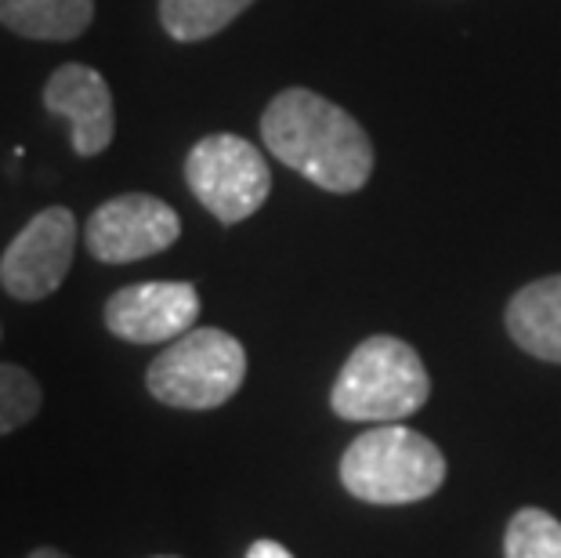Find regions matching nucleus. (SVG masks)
Returning a JSON list of instances; mask_svg holds the SVG:
<instances>
[{
  "instance_id": "1",
  "label": "nucleus",
  "mask_w": 561,
  "mask_h": 558,
  "mask_svg": "<svg viewBox=\"0 0 561 558\" xmlns=\"http://www.w3.org/2000/svg\"><path fill=\"white\" fill-rule=\"evenodd\" d=\"M261 141L279 163L327 193H359L374 174V141L337 102L286 88L261 116Z\"/></svg>"
},
{
  "instance_id": "2",
  "label": "nucleus",
  "mask_w": 561,
  "mask_h": 558,
  "mask_svg": "<svg viewBox=\"0 0 561 558\" xmlns=\"http://www.w3.org/2000/svg\"><path fill=\"white\" fill-rule=\"evenodd\" d=\"M432 396V377L413 344L374 334L355 344L330 388V407L344 421L396 424L416 413Z\"/></svg>"
},
{
  "instance_id": "3",
  "label": "nucleus",
  "mask_w": 561,
  "mask_h": 558,
  "mask_svg": "<svg viewBox=\"0 0 561 558\" xmlns=\"http://www.w3.org/2000/svg\"><path fill=\"white\" fill-rule=\"evenodd\" d=\"M446 482V457L427 435L380 424L341 457V486L366 504H416Z\"/></svg>"
},
{
  "instance_id": "4",
  "label": "nucleus",
  "mask_w": 561,
  "mask_h": 558,
  "mask_svg": "<svg viewBox=\"0 0 561 558\" xmlns=\"http://www.w3.org/2000/svg\"><path fill=\"white\" fill-rule=\"evenodd\" d=\"M247 377V352L218 327H193L149 363L146 388L174 410L225 407Z\"/></svg>"
},
{
  "instance_id": "5",
  "label": "nucleus",
  "mask_w": 561,
  "mask_h": 558,
  "mask_svg": "<svg viewBox=\"0 0 561 558\" xmlns=\"http://www.w3.org/2000/svg\"><path fill=\"white\" fill-rule=\"evenodd\" d=\"M185 182L221 225H240L265 207L272 193L268 160L240 135H207L185 157Z\"/></svg>"
},
{
  "instance_id": "6",
  "label": "nucleus",
  "mask_w": 561,
  "mask_h": 558,
  "mask_svg": "<svg viewBox=\"0 0 561 558\" xmlns=\"http://www.w3.org/2000/svg\"><path fill=\"white\" fill-rule=\"evenodd\" d=\"M182 236V218L171 204L149 193H124L94 207L83 229V243L102 265H130V261L163 254Z\"/></svg>"
},
{
  "instance_id": "7",
  "label": "nucleus",
  "mask_w": 561,
  "mask_h": 558,
  "mask_svg": "<svg viewBox=\"0 0 561 558\" xmlns=\"http://www.w3.org/2000/svg\"><path fill=\"white\" fill-rule=\"evenodd\" d=\"M77 251V218L69 207H44L26 221L0 258V287L15 301H44L62 287Z\"/></svg>"
},
{
  "instance_id": "8",
  "label": "nucleus",
  "mask_w": 561,
  "mask_h": 558,
  "mask_svg": "<svg viewBox=\"0 0 561 558\" xmlns=\"http://www.w3.org/2000/svg\"><path fill=\"white\" fill-rule=\"evenodd\" d=\"M102 319L113 338L130 344L178 341L199 319V294L193 283L174 280L130 283L105 301Z\"/></svg>"
},
{
  "instance_id": "9",
  "label": "nucleus",
  "mask_w": 561,
  "mask_h": 558,
  "mask_svg": "<svg viewBox=\"0 0 561 558\" xmlns=\"http://www.w3.org/2000/svg\"><path fill=\"white\" fill-rule=\"evenodd\" d=\"M44 110L69 124L77 157H102L116 135L113 91L99 69L83 62L58 66L44 84Z\"/></svg>"
},
{
  "instance_id": "10",
  "label": "nucleus",
  "mask_w": 561,
  "mask_h": 558,
  "mask_svg": "<svg viewBox=\"0 0 561 558\" xmlns=\"http://www.w3.org/2000/svg\"><path fill=\"white\" fill-rule=\"evenodd\" d=\"M507 334L522 352L543 363H561V276H543L511 298Z\"/></svg>"
},
{
  "instance_id": "11",
  "label": "nucleus",
  "mask_w": 561,
  "mask_h": 558,
  "mask_svg": "<svg viewBox=\"0 0 561 558\" xmlns=\"http://www.w3.org/2000/svg\"><path fill=\"white\" fill-rule=\"evenodd\" d=\"M94 22V0H0V26L26 41H77Z\"/></svg>"
},
{
  "instance_id": "12",
  "label": "nucleus",
  "mask_w": 561,
  "mask_h": 558,
  "mask_svg": "<svg viewBox=\"0 0 561 558\" xmlns=\"http://www.w3.org/2000/svg\"><path fill=\"white\" fill-rule=\"evenodd\" d=\"M250 4L254 0H160V22L167 37L193 44V41L218 37Z\"/></svg>"
},
{
  "instance_id": "13",
  "label": "nucleus",
  "mask_w": 561,
  "mask_h": 558,
  "mask_svg": "<svg viewBox=\"0 0 561 558\" xmlns=\"http://www.w3.org/2000/svg\"><path fill=\"white\" fill-rule=\"evenodd\" d=\"M504 558H561V522L543 508H522L507 522Z\"/></svg>"
},
{
  "instance_id": "14",
  "label": "nucleus",
  "mask_w": 561,
  "mask_h": 558,
  "mask_svg": "<svg viewBox=\"0 0 561 558\" xmlns=\"http://www.w3.org/2000/svg\"><path fill=\"white\" fill-rule=\"evenodd\" d=\"M44 391L26 366L0 363V435L22 429L41 413Z\"/></svg>"
},
{
  "instance_id": "15",
  "label": "nucleus",
  "mask_w": 561,
  "mask_h": 558,
  "mask_svg": "<svg viewBox=\"0 0 561 558\" xmlns=\"http://www.w3.org/2000/svg\"><path fill=\"white\" fill-rule=\"evenodd\" d=\"M247 558H294V555L286 551L279 540H254L247 548Z\"/></svg>"
},
{
  "instance_id": "16",
  "label": "nucleus",
  "mask_w": 561,
  "mask_h": 558,
  "mask_svg": "<svg viewBox=\"0 0 561 558\" xmlns=\"http://www.w3.org/2000/svg\"><path fill=\"white\" fill-rule=\"evenodd\" d=\"M30 558H69V555L55 551V548H37V551H30Z\"/></svg>"
},
{
  "instance_id": "17",
  "label": "nucleus",
  "mask_w": 561,
  "mask_h": 558,
  "mask_svg": "<svg viewBox=\"0 0 561 558\" xmlns=\"http://www.w3.org/2000/svg\"><path fill=\"white\" fill-rule=\"evenodd\" d=\"M157 558H174V555H157Z\"/></svg>"
}]
</instances>
